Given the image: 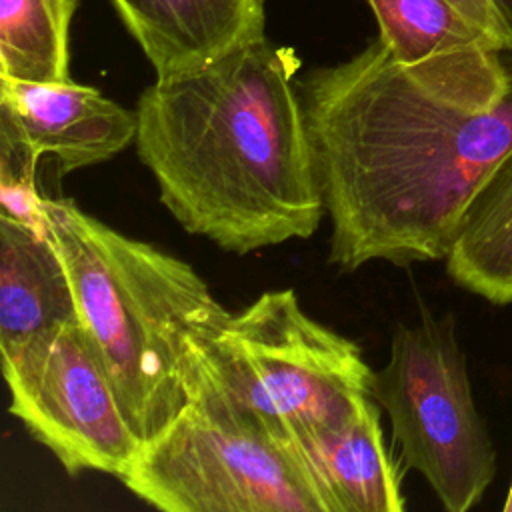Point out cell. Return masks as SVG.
<instances>
[{"label":"cell","instance_id":"6","mask_svg":"<svg viewBox=\"0 0 512 512\" xmlns=\"http://www.w3.org/2000/svg\"><path fill=\"white\" fill-rule=\"evenodd\" d=\"M370 394L386 412L400 460L448 512L476 506L496 476V450L476 408L452 314L396 324Z\"/></svg>","mask_w":512,"mask_h":512},{"label":"cell","instance_id":"3","mask_svg":"<svg viewBox=\"0 0 512 512\" xmlns=\"http://www.w3.org/2000/svg\"><path fill=\"white\" fill-rule=\"evenodd\" d=\"M78 320L142 442L196 394L208 348L230 318L184 260L124 236L68 198H44Z\"/></svg>","mask_w":512,"mask_h":512},{"label":"cell","instance_id":"11","mask_svg":"<svg viewBox=\"0 0 512 512\" xmlns=\"http://www.w3.org/2000/svg\"><path fill=\"white\" fill-rule=\"evenodd\" d=\"M156 78L204 68L264 38V0H110Z\"/></svg>","mask_w":512,"mask_h":512},{"label":"cell","instance_id":"12","mask_svg":"<svg viewBox=\"0 0 512 512\" xmlns=\"http://www.w3.org/2000/svg\"><path fill=\"white\" fill-rule=\"evenodd\" d=\"M76 320L72 284L52 238L0 216L2 360L38 336Z\"/></svg>","mask_w":512,"mask_h":512},{"label":"cell","instance_id":"1","mask_svg":"<svg viewBox=\"0 0 512 512\" xmlns=\"http://www.w3.org/2000/svg\"><path fill=\"white\" fill-rule=\"evenodd\" d=\"M298 94L330 218V264L446 258L468 202L512 146V86L498 106L468 108L376 38L306 72Z\"/></svg>","mask_w":512,"mask_h":512},{"label":"cell","instance_id":"13","mask_svg":"<svg viewBox=\"0 0 512 512\" xmlns=\"http://www.w3.org/2000/svg\"><path fill=\"white\" fill-rule=\"evenodd\" d=\"M444 260L464 290L498 306L512 304V146L468 202Z\"/></svg>","mask_w":512,"mask_h":512},{"label":"cell","instance_id":"18","mask_svg":"<svg viewBox=\"0 0 512 512\" xmlns=\"http://www.w3.org/2000/svg\"><path fill=\"white\" fill-rule=\"evenodd\" d=\"M502 510H504V512H512V482H510V488H508L506 500H504V504H502Z\"/></svg>","mask_w":512,"mask_h":512},{"label":"cell","instance_id":"15","mask_svg":"<svg viewBox=\"0 0 512 512\" xmlns=\"http://www.w3.org/2000/svg\"><path fill=\"white\" fill-rule=\"evenodd\" d=\"M38 156L14 134L0 130V216L48 234L44 196L36 188Z\"/></svg>","mask_w":512,"mask_h":512},{"label":"cell","instance_id":"16","mask_svg":"<svg viewBox=\"0 0 512 512\" xmlns=\"http://www.w3.org/2000/svg\"><path fill=\"white\" fill-rule=\"evenodd\" d=\"M462 16L486 32L504 50L512 48V32L494 0H448Z\"/></svg>","mask_w":512,"mask_h":512},{"label":"cell","instance_id":"8","mask_svg":"<svg viewBox=\"0 0 512 512\" xmlns=\"http://www.w3.org/2000/svg\"><path fill=\"white\" fill-rule=\"evenodd\" d=\"M322 512H402V472L384 442L380 406L358 398L344 414L268 428Z\"/></svg>","mask_w":512,"mask_h":512},{"label":"cell","instance_id":"10","mask_svg":"<svg viewBox=\"0 0 512 512\" xmlns=\"http://www.w3.org/2000/svg\"><path fill=\"white\" fill-rule=\"evenodd\" d=\"M0 130L14 134L38 158L48 154L58 174L102 164L136 142V110L100 90L68 82L0 78Z\"/></svg>","mask_w":512,"mask_h":512},{"label":"cell","instance_id":"2","mask_svg":"<svg viewBox=\"0 0 512 512\" xmlns=\"http://www.w3.org/2000/svg\"><path fill=\"white\" fill-rule=\"evenodd\" d=\"M298 68L262 38L142 90L136 152L186 232L240 256L316 232L326 210Z\"/></svg>","mask_w":512,"mask_h":512},{"label":"cell","instance_id":"7","mask_svg":"<svg viewBox=\"0 0 512 512\" xmlns=\"http://www.w3.org/2000/svg\"><path fill=\"white\" fill-rule=\"evenodd\" d=\"M8 412L62 468L120 478L142 448L88 332L62 324L2 360Z\"/></svg>","mask_w":512,"mask_h":512},{"label":"cell","instance_id":"17","mask_svg":"<svg viewBox=\"0 0 512 512\" xmlns=\"http://www.w3.org/2000/svg\"><path fill=\"white\" fill-rule=\"evenodd\" d=\"M494 2H496V6H498L500 14L504 16V20H506L510 32H512V0H494Z\"/></svg>","mask_w":512,"mask_h":512},{"label":"cell","instance_id":"4","mask_svg":"<svg viewBox=\"0 0 512 512\" xmlns=\"http://www.w3.org/2000/svg\"><path fill=\"white\" fill-rule=\"evenodd\" d=\"M118 480L162 512H322L270 430L206 374Z\"/></svg>","mask_w":512,"mask_h":512},{"label":"cell","instance_id":"5","mask_svg":"<svg viewBox=\"0 0 512 512\" xmlns=\"http://www.w3.org/2000/svg\"><path fill=\"white\" fill-rule=\"evenodd\" d=\"M204 374L266 428L312 424L372 396L360 346L304 312L292 288L262 292L214 336Z\"/></svg>","mask_w":512,"mask_h":512},{"label":"cell","instance_id":"9","mask_svg":"<svg viewBox=\"0 0 512 512\" xmlns=\"http://www.w3.org/2000/svg\"><path fill=\"white\" fill-rule=\"evenodd\" d=\"M390 54L470 108L498 106L512 86L506 50L448 0H368Z\"/></svg>","mask_w":512,"mask_h":512},{"label":"cell","instance_id":"14","mask_svg":"<svg viewBox=\"0 0 512 512\" xmlns=\"http://www.w3.org/2000/svg\"><path fill=\"white\" fill-rule=\"evenodd\" d=\"M78 0H0V78L70 80V24Z\"/></svg>","mask_w":512,"mask_h":512}]
</instances>
